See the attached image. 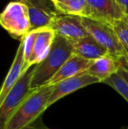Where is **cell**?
<instances>
[{
  "label": "cell",
  "instance_id": "1",
  "mask_svg": "<svg viewBox=\"0 0 128 129\" xmlns=\"http://www.w3.org/2000/svg\"><path fill=\"white\" fill-rule=\"evenodd\" d=\"M73 55L71 41L56 35L50 51L42 61L36 65L31 89L37 90L48 84L62 65Z\"/></svg>",
  "mask_w": 128,
  "mask_h": 129
},
{
  "label": "cell",
  "instance_id": "2",
  "mask_svg": "<svg viewBox=\"0 0 128 129\" xmlns=\"http://www.w3.org/2000/svg\"><path fill=\"white\" fill-rule=\"evenodd\" d=\"M52 90L53 85L47 84L34 90L13 112L4 129H21L42 116L48 109Z\"/></svg>",
  "mask_w": 128,
  "mask_h": 129
},
{
  "label": "cell",
  "instance_id": "3",
  "mask_svg": "<svg viewBox=\"0 0 128 129\" xmlns=\"http://www.w3.org/2000/svg\"><path fill=\"white\" fill-rule=\"evenodd\" d=\"M0 24L12 38L21 41L32 31L27 6L20 2L11 1L0 15Z\"/></svg>",
  "mask_w": 128,
  "mask_h": 129
},
{
  "label": "cell",
  "instance_id": "4",
  "mask_svg": "<svg viewBox=\"0 0 128 129\" xmlns=\"http://www.w3.org/2000/svg\"><path fill=\"white\" fill-rule=\"evenodd\" d=\"M36 65L37 64L29 67L23 73V75L18 80L15 85L11 89L3 102L0 104V129H4L7 120L17 110L18 107L34 90H36L31 89L32 76H33Z\"/></svg>",
  "mask_w": 128,
  "mask_h": 129
},
{
  "label": "cell",
  "instance_id": "5",
  "mask_svg": "<svg viewBox=\"0 0 128 129\" xmlns=\"http://www.w3.org/2000/svg\"><path fill=\"white\" fill-rule=\"evenodd\" d=\"M82 19L83 26L90 35L104 46L110 54L119 60L125 57L124 48L112 25L83 17H82Z\"/></svg>",
  "mask_w": 128,
  "mask_h": 129
},
{
  "label": "cell",
  "instance_id": "6",
  "mask_svg": "<svg viewBox=\"0 0 128 129\" xmlns=\"http://www.w3.org/2000/svg\"><path fill=\"white\" fill-rule=\"evenodd\" d=\"M82 17L113 25L124 19L125 14L117 0H87Z\"/></svg>",
  "mask_w": 128,
  "mask_h": 129
},
{
  "label": "cell",
  "instance_id": "7",
  "mask_svg": "<svg viewBox=\"0 0 128 129\" xmlns=\"http://www.w3.org/2000/svg\"><path fill=\"white\" fill-rule=\"evenodd\" d=\"M48 27L53 29L56 35L71 42L90 35L80 16L58 14Z\"/></svg>",
  "mask_w": 128,
  "mask_h": 129
},
{
  "label": "cell",
  "instance_id": "8",
  "mask_svg": "<svg viewBox=\"0 0 128 129\" xmlns=\"http://www.w3.org/2000/svg\"><path fill=\"white\" fill-rule=\"evenodd\" d=\"M24 4L29 10L32 30L47 27L58 15L51 0H12Z\"/></svg>",
  "mask_w": 128,
  "mask_h": 129
},
{
  "label": "cell",
  "instance_id": "9",
  "mask_svg": "<svg viewBox=\"0 0 128 129\" xmlns=\"http://www.w3.org/2000/svg\"><path fill=\"white\" fill-rule=\"evenodd\" d=\"M97 83H100V81L97 78L91 76L87 72H83L82 74H79L73 77L62 80V81L55 83L53 85L52 93L50 95L49 100L48 103V108L65 96L73 93L74 91L79 90V89H82L88 85Z\"/></svg>",
  "mask_w": 128,
  "mask_h": 129
},
{
  "label": "cell",
  "instance_id": "10",
  "mask_svg": "<svg viewBox=\"0 0 128 129\" xmlns=\"http://www.w3.org/2000/svg\"><path fill=\"white\" fill-rule=\"evenodd\" d=\"M55 36L56 34L55 31L50 27L47 26L39 29V34L34 43L31 57L26 64V70L32 65L39 64L45 59V57L50 51Z\"/></svg>",
  "mask_w": 128,
  "mask_h": 129
},
{
  "label": "cell",
  "instance_id": "11",
  "mask_svg": "<svg viewBox=\"0 0 128 129\" xmlns=\"http://www.w3.org/2000/svg\"><path fill=\"white\" fill-rule=\"evenodd\" d=\"M73 54L90 61H95L108 54V50L91 35H88L72 42Z\"/></svg>",
  "mask_w": 128,
  "mask_h": 129
},
{
  "label": "cell",
  "instance_id": "12",
  "mask_svg": "<svg viewBox=\"0 0 128 129\" xmlns=\"http://www.w3.org/2000/svg\"><path fill=\"white\" fill-rule=\"evenodd\" d=\"M25 55H24V43L23 41H20L18 50L16 52L15 57L12 61L9 72L4 81L1 91H0V104L4 101L7 94L11 90V89L15 85L18 80L20 78L23 73L25 72Z\"/></svg>",
  "mask_w": 128,
  "mask_h": 129
},
{
  "label": "cell",
  "instance_id": "13",
  "mask_svg": "<svg viewBox=\"0 0 128 129\" xmlns=\"http://www.w3.org/2000/svg\"><path fill=\"white\" fill-rule=\"evenodd\" d=\"M94 61H90L78 55L73 54L66 62L62 65L59 71L48 83L49 85H54L62 80L73 77L83 72H87Z\"/></svg>",
  "mask_w": 128,
  "mask_h": 129
},
{
  "label": "cell",
  "instance_id": "14",
  "mask_svg": "<svg viewBox=\"0 0 128 129\" xmlns=\"http://www.w3.org/2000/svg\"><path fill=\"white\" fill-rule=\"evenodd\" d=\"M120 68L121 62L119 59L108 54L99 59L95 60L87 70V73L97 78L100 83H104L112 75L118 73Z\"/></svg>",
  "mask_w": 128,
  "mask_h": 129
},
{
  "label": "cell",
  "instance_id": "15",
  "mask_svg": "<svg viewBox=\"0 0 128 129\" xmlns=\"http://www.w3.org/2000/svg\"><path fill=\"white\" fill-rule=\"evenodd\" d=\"M59 14L82 17L87 6V0H68L65 3L54 4Z\"/></svg>",
  "mask_w": 128,
  "mask_h": 129
},
{
  "label": "cell",
  "instance_id": "16",
  "mask_svg": "<svg viewBox=\"0 0 128 129\" xmlns=\"http://www.w3.org/2000/svg\"><path fill=\"white\" fill-rule=\"evenodd\" d=\"M104 83L111 86L112 89H114L118 93H119V95H121L128 102V84L119 74H114L107 80H105Z\"/></svg>",
  "mask_w": 128,
  "mask_h": 129
},
{
  "label": "cell",
  "instance_id": "17",
  "mask_svg": "<svg viewBox=\"0 0 128 129\" xmlns=\"http://www.w3.org/2000/svg\"><path fill=\"white\" fill-rule=\"evenodd\" d=\"M40 29V28H39ZM39 29H35V30H32L30 33H28L25 38L22 40L23 43H24V55H25V66L24 70L25 71L26 70V64H27L28 61H29L31 54L33 49L34 43H35L36 38H37L38 34H39Z\"/></svg>",
  "mask_w": 128,
  "mask_h": 129
},
{
  "label": "cell",
  "instance_id": "18",
  "mask_svg": "<svg viewBox=\"0 0 128 129\" xmlns=\"http://www.w3.org/2000/svg\"><path fill=\"white\" fill-rule=\"evenodd\" d=\"M21 129H50L49 127L46 126L42 121V116L36 119L34 122L31 123V124L27 125V126H24Z\"/></svg>",
  "mask_w": 128,
  "mask_h": 129
},
{
  "label": "cell",
  "instance_id": "19",
  "mask_svg": "<svg viewBox=\"0 0 128 129\" xmlns=\"http://www.w3.org/2000/svg\"><path fill=\"white\" fill-rule=\"evenodd\" d=\"M117 1L119 4L125 16L128 15V0H117Z\"/></svg>",
  "mask_w": 128,
  "mask_h": 129
},
{
  "label": "cell",
  "instance_id": "20",
  "mask_svg": "<svg viewBox=\"0 0 128 129\" xmlns=\"http://www.w3.org/2000/svg\"><path fill=\"white\" fill-rule=\"evenodd\" d=\"M118 73L121 76L122 78L126 82L127 84H128V70L123 68V67H121V68L119 69V70L118 71Z\"/></svg>",
  "mask_w": 128,
  "mask_h": 129
},
{
  "label": "cell",
  "instance_id": "21",
  "mask_svg": "<svg viewBox=\"0 0 128 129\" xmlns=\"http://www.w3.org/2000/svg\"><path fill=\"white\" fill-rule=\"evenodd\" d=\"M53 4H58V3H65V2L68 1V0H51Z\"/></svg>",
  "mask_w": 128,
  "mask_h": 129
},
{
  "label": "cell",
  "instance_id": "22",
  "mask_svg": "<svg viewBox=\"0 0 128 129\" xmlns=\"http://www.w3.org/2000/svg\"><path fill=\"white\" fill-rule=\"evenodd\" d=\"M124 20H125V22H126L127 24H128V15H125V18H124Z\"/></svg>",
  "mask_w": 128,
  "mask_h": 129
},
{
  "label": "cell",
  "instance_id": "23",
  "mask_svg": "<svg viewBox=\"0 0 128 129\" xmlns=\"http://www.w3.org/2000/svg\"><path fill=\"white\" fill-rule=\"evenodd\" d=\"M121 129H128V127L127 126H124V127H122Z\"/></svg>",
  "mask_w": 128,
  "mask_h": 129
}]
</instances>
